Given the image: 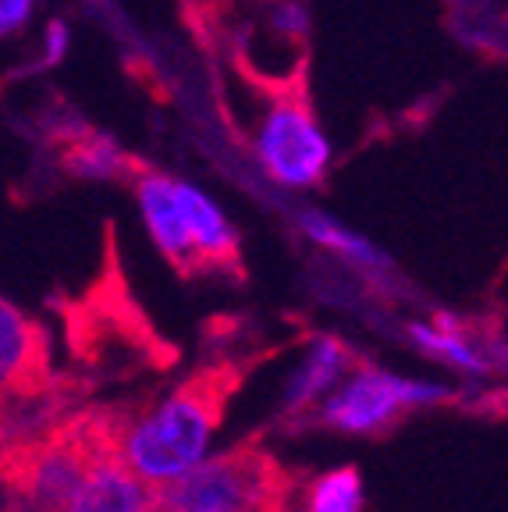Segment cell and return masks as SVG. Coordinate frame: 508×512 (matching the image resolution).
Masks as SVG:
<instances>
[{
    "label": "cell",
    "instance_id": "obj_15",
    "mask_svg": "<svg viewBox=\"0 0 508 512\" xmlns=\"http://www.w3.org/2000/svg\"><path fill=\"white\" fill-rule=\"evenodd\" d=\"M267 29L274 36H285V40H302L306 29H310V15L299 0H278L274 8L267 11Z\"/></svg>",
    "mask_w": 508,
    "mask_h": 512
},
{
    "label": "cell",
    "instance_id": "obj_6",
    "mask_svg": "<svg viewBox=\"0 0 508 512\" xmlns=\"http://www.w3.org/2000/svg\"><path fill=\"white\" fill-rule=\"evenodd\" d=\"M93 445L79 438H54L36 445L18 470V498L25 512H57L86 470Z\"/></svg>",
    "mask_w": 508,
    "mask_h": 512
},
{
    "label": "cell",
    "instance_id": "obj_11",
    "mask_svg": "<svg viewBox=\"0 0 508 512\" xmlns=\"http://www.w3.org/2000/svg\"><path fill=\"white\" fill-rule=\"evenodd\" d=\"M47 367L40 324L18 303L0 296V399L36 388Z\"/></svg>",
    "mask_w": 508,
    "mask_h": 512
},
{
    "label": "cell",
    "instance_id": "obj_18",
    "mask_svg": "<svg viewBox=\"0 0 508 512\" xmlns=\"http://www.w3.org/2000/svg\"><path fill=\"white\" fill-rule=\"evenodd\" d=\"M0 512H25L22 505H8V509H0Z\"/></svg>",
    "mask_w": 508,
    "mask_h": 512
},
{
    "label": "cell",
    "instance_id": "obj_3",
    "mask_svg": "<svg viewBox=\"0 0 508 512\" xmlns=\"http://www.w3.org/2000/svg\"><path fill=\"white\" fill-rule=\"evenodd\" d=\"M256 168L288 192L317 189L334 164V143L299 93H278L263 104L249 139Z\"/></svg>",
    "mask_w": 508,
    "mask_h": 512
},
{
    "label": "cell",
    "instance_id": "obj_5",
    "mask_svg": "<svg viewBox=\"0 0 508 512\" xmlns=\"http://www.w3.org/2000/svg\"><path fill=\"white\" fill-rule=\"evenodd\" d=\"M157 505V491L118 459L111 445H96L72 495L57 512H146Z\"/></svg>",
    "mask_w": 508,
    "mask_h": 512
},
{
    "label": "cell",
    "instance_id": "obj_4",
    "mask_svg": "<svg viewBox=\"0 0 508 512\" xmlns=\"http://www.w3.org/2000/svg\"><path fill=\"white\" fill-rule=\"evenodd\" d=\"M278 470L256 448L210 452L185 477L157 491L167 512H270L278 502Z\"/></svg>",
    "mask_w": 508,
    "mask_h": 512
},
{
    "label": "cell",
    "instance_id": "obj_1",
    "mask_svg": "<svg viewBox=\"0 0 508 512\" xmlns=\"http://www.w3.org/2000/svg\"><path fill=\"white\" fill-rule=\"evenodd\" d=\"M221 427V392L210 381H189L160 395L118 427L114 452L153 491L175 484L214 452Z\"/></svg>",
    "mask_w": 508,
    "mask_h": 512
},
{
    "label": "cell",
    "instance_id": "obj_2",
    "mask_svg": "<svg viewBox=\"0 0 508 512\" xmlns=\"http://www.w3.org/2000/svg\"><path fill=\"white\" fill-rule=\"evenodd\" d=\"M452 399L445 381L398 374L374 363H352V370L334 384L331 395L317 406L320 424L349 438H374L384 434L416 409L441 406Z\"/></svg>",
    "mask_w": 508,
    "mask_h": 512
},
{
    "label": "cell",
    "instance_id": "obj_19",
    "mask_svg": "<svg viewBox=\"0 0 508 512\" xmlns=\"http://www.w3.org/2000/svg\"><path fill=\"white\" fill-rule=\"evenodd\" d=\"M146 512H167V509H160V505H150V509H146Z\"/></svg>",
    "mask_w": 508,
    "mask_h": 512
},
{
    "label": "cell",
    "instance_id": "obj_8",
    "mask_svg": "<svg viewBox=\"0 0 508 512\" xmlns=\"http://www.w3.org/2000/svg\"><path fill=\"white\" fill-rule=\"evenodd\" d=\"M405 335L416 352L441 367L455 370L462 377H491L498 374V360L491 356V345L477 338L455 313H434L405 324Z\"/></svg>",
    "mask_w": 508,
    "mask_h": 512
},
{
    "label": "cell",
    "instance_id": "obj_14",
    "mask_svg": "<svg viewBox=\"0 0 508 512\" xmlns=\"http://www.w3.org/2000/svg\"><path fill=\"white\" fill-rule=\"evenodd\" d=\"M68 168L79 178L111 182V178H121V171L128 168V160L111 139H79V143L68 150Z\"/></svg>",
    "mask_w": 508,
    "mask_h": 512
},
{
    "label": "cell",
    "instance_id": "obj_9",
    "mask_svg": "<svg viewBox=\"0 0 508 512\" xmlns=\"http://www.w3.org/2000/svg\"><path fill=\"white\" fill-rule=\"evenodd\" d=\"M175 196L178 207H182V221H185V235H189L192 246V260L196 267H231L239 264V232L231 217L221 210V203L210 196L207 189L185 182V178H175Z\"/></svg>",
    "mask_w": 508,
    "mask_h": 512
},
{
    "label": "cell",
    "instance_id": "obj_16",
    "mask_svg": "<svg viewBox=\"0 0 508 512\" xmlns=\"http://www.w3.org/2000/svg\"><path fill=\"white\" fill-rule=\"evenodd\" d=\"M36 4L40 0H0V40L25 32V25L36 15Z\"/></svg>",
    "mask_w": 508,
    "mask_h": 512
},
{
    "label": "cell",
    "instance_id": "obj_10",
    "mask_svg": "<svg viewBox=\"0 0 508 512\" xmlns=\"http://www.w3.org/2000/svg\"><path fill=\"white\" fill-rule=\"evenodd\" d=\"M135 207H139L143 228L153 246H157V253L164 260H171L175 267H182V271H192L196 260H192L182 207H178V196H175V175L139 171L135 175Z\"/></svg>",
    "mask_w": 508,
    "mask_h": 512
},
{
    "label": "cell",
    "instance_id": "obj_13",
    "mask_svg": "<svg viewBox=\"0 0 508 512\" xmlns=\"http://www.w3.org/2000/svg\"><path fill=\"white\" fill-rule=\"evenodd\" d=\"M299 512H366V484L356 466H334L306 484Z\"/></svg>",
    "mask_w": 508,
    "mask_h": 512
},
{
    "label": "cell",
    "instance_id": "obj_17",
    "mask_svg": "<svg viewBox=\"0 0 508 512\" xmlns=\"http://www.w3.org/2000/svg\"><path fill=\"white\" fill-rule=\"evenodd\" d=\"M40 47H43V61L47 64H57L61 57H68V47H72V29H68V22H61V18L47 22Z\"/></svg>",
    "mask_w": 508,
    "mask_h": 512
},
{
    "label": "cell",
    "instance_id": "obj_7",
    "mask_svg": "<svg viewBox=\"0 0 508 512\" xmlns=\"http://www.w3.org/2000/svg\"><path fill=\"white\" fill-rule=\"evenodd\" d=\"M356 356L352 349L334 335H313L302 345L299 360H295L292 374L285 377L281 388V413L302 416L317 413L320 402L331 395V388L352 370Z\"/></svg>",
    "mask_w": 508,
    "mask_h": 512
},
{
    "label": "cell",
    "instance_id": "obj_12",
    "mask_svg": "<svg viewBox=\"0 0 508 512\" xmlns=\"http://www.w3.org/2000/svg\"><path fill=\"white\" fill-rule=\"evenodd\" d=\"M295 228H299V232L306 235L317 249H324V253H331L334 260L349 264L352 271L384 274L391 267L388 253H384L377 242H370L363 232L349 228L342 217L327 214V210H320V207H299V214H295Z\"/></svg>",
    "mask_w": 508,
    "mask_h": 512
}]
</instances>
